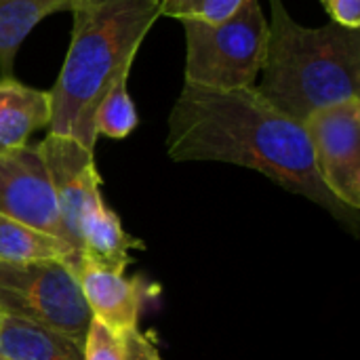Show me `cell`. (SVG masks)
<instances>
[{
	"label": "cell",
	"mask_w": 360,
	"mask_h": 360,
	"mask_svg": "<svg viewBox=\"0 0 360 360\" xmlns=\"http://www.w3.org/2000/svg\"><path fill=\"white\" fill-rule=\"evenodd\" d=\"M268 49L257 93L304 122L312 112L360 97V30L304 27L283 0H270Z\"/></svg>",
	"instance_id": "3"
},
{
	"label": "cell",
	"mask_w": 360,
	"mask_h": 360,
	"mask_svg": "<svg viewBox=\"0 0 360 360\" xmlns=\"http://www.w3.org/2000/svg\"><path fill=\"white\" fill-rule=\"evenodd\" d=\"M38 146L44 160L55 200L63 219L68 243L80 255L78 221L86 202L101 192V177L95 167L93 152L74 141L72 137L49 133Z\"/></svg>",
	"instance_id": "8"
},
{
	"label": "cell",
	"mask_w": 360,
	"mask_h": 360,
	"mask_svg": "<svg viewBox=\"0 0 360 360\" xmlns=\"http://www.w3.org/2000/svg\"><path fill=\"white\" fill-rule=\"evenodd\" d=\"M0 213L68 243L55 192L36 143L0 150Z\"/></svg>",
	"instance_id": "7"
},
{
	"label": "cell",
	"mask_w": 360,
	"mask_h": 360,
	"mask_svg": "<svg viewBox=\"0 0 360 360\" xmlns=\"http://www.w3.org/2000/svg\"><path fill=\"white\" fill-rule=\"evenodd\" d=\"M76 0H0V76H13L19 46L49 15L72 11Z\"/></svg>",
	"instance_id": "13"
},
{
	"label": "cell",
	"mask_w": 360,
	"mask_h": 360,
	"mask_svg": "<svg viewBox=\"0 0 360 360\" xmlns=\"http://www.w3.org/2000/svg\"><path fill=\"white\" fill-rule=\"evenodd\" d=\"M0 360H84V348L51 329L4 314Z\"/></svg>",
	"instance_id": "12"
},
{
	"label": "cell",
	"mask_w": 360,
	"mask_h": 360,
	"mask_svg": "<svg viewBox=\"0 0 360 360\" xmlns=\"http://www.w3.org/2000/svg\"><path fill=\"white\" fill-rule=\"evenodd\" d=\"M160 0H76L65 61L51 93L49 133L95 150V112L114 76L131 68Z\"/></svg>",
	"instance_id": "2"
},
{
	"label": "cell",
	"mask_w": 360,
	"mask_h": 360,
	"mask_svg": "<svg viewBox=\"0 0 360 360\" xmlns=\"http://www.w3.org/2000/svg\"><path fill=\"white\" fill-rule=\"evenodd\" d=\"M84 360H162L158 348L133 329H112L91 319L84 340Z\"/></svg>",
	"instance_id": "15"
},
{
	"label": "cell",
	"mask_w": 360,
	"mask_h": 360,
	"mask_svg": "<svg viewBox=\"0 0 360 360\" xmlns=\"http://www.w3.org/2000/svg\"><path fill=\"white\" fill-rule=\"evenodd\" d=\"M78 238L82 257L116 272H124V268L131 264L129 251L143 249V243L127 234L118 215L105 207L101 192H97L82 209Z\"/></svg>",
	"instance_id": "10"
},
{
	"label": "cell",
	"mask_w": 360,
	"mask_h": 360,
	"mask_svg": "<svg viewBox=\"0 0 360 360\" xmlns=\"http://www.w3.org/2000/svg\"><path fill=\"white\" fill-rule=\"evenodd\" d=\"M78 253L61 238L0 213V262H76Z\"/></svg>",
	"instance_id": "14"
},
{
	"label": "cell",
	"mask_w": 360,
	"mask_h": 360,
	"mask_svg": "<svg viewBox=\"0 0 360 360\" xmlns=\"http://www.w3.org/2000/svg\"><path fill=\"white\" fill-rule=\"evenodd\" d=\"M167 150L175 162L213 160L259 171L287 192L327 209L346 228L359 226V211L323 186L304 124L255 86L219 91L186 82L169 116Z\"/></svg>",
	"instance_id": "1"
},
{
	"label": "cell",
	"mask_w": 360,
	"mask_h": 360,
	"mask_svg": "<svg viewBox=\"0 0 360 360\" xmlns=\"http://www.w3.org/2000/svg\"><path fill=\"white\" fill-rule=\"evenodd\" d=\"M93 319L112 329H133L146 297L141 278H127L124 272L99 266L82 255L70 264Z\"/></svg>",
	"instance_id": "9"
},
{
	"label": "cell",
	"mask_w": 360,
	"mask_h": 360,
	"mask_svg": "<svg viewBox=\"0 0 360 360\" xmlns=\"http://www.w3.org/2000/svg\"><path fill=\"white\" fill-rule=\"evenodd\" d=\"M243 0H160L158 15L171 19H196L207 23H219L232 17Z\"/></svg>",
	"instance_id": "17"
},
{
	"label": "cell",
	"mask_w": 360,
	"mask_h": 360,
	"mask_svg": "<svg viewBox=\"0 0 360 360\" xmlns=\"http://www.w3.org/2000/svg\"><path fill=\"white\" fill-rule=\"evenodd\" d=\"M0 310L84 348L91 310L65 262H0Z\"/></svg>",
	"instance_id": "5"
},
{
	"label": "cell",
	"mask_w": 360,
	"mask_h": 360,
	"mask_svg": "<svg viewBox=\"0 0 360 360\" xmlns=\"http://www.w3.org/2000/svg\"><path fill=\"white\" fill-rule=\"evenodd\" d=\"M186 82L205 89L255 86L266 61L268 19L259 0H243L238 11L219 23L184 19Z\"/></svg>",
	"instance_id": "4"
},
{
	"label": "cell",
	"mask_w": 360,
	"mask_h": 360,
	"mask_svg": "<svg viewBox=\"0 0 360 360\" xmlns=\"http://www.w3.org/2000/svg\"><path fill=\"white\" fill-rule=\"evenodd\" d=\"M51 122V93L13 76L0 78V150L27 146L32 133Z\"/></svg>",
	"instance_id": "11"
},
{
	"label": "cell",
	"mask_w": 360,
	"mask_h": 360,
	"mask_svg": "<svg viewBox=\"0 0 360 360\" xmlns=\"http://www.w3.org/2000/svg\"><path fill=\"white\" fill-rule=\"evenodd\" d=\"M129 72L131 68L120 70L110 82L108 91L103 93L95 112L97 135H103L110 139H124L135 131L139 118H137V110L127 89Z\"/></svg>",
	"instance_id": "16"
},
{
	"label": "cell",
	"mask_w": 360,
	"mask_h": 360,
	"mask_svg": "<svg viewBox=\"0 0 360 360\" xmlns=\"http://www.w3.org/2000/svg\"><path fill=\"white\" fill-rule=\"evenodd\" d=\"M333 23L360 30V0H321Z\"/></svg>",
	"instance_id": "18"
},
{
	"label": "cell",
	"mask_w": 360,
	"mask_h": 360,
	"mask_svg": "<svg viewBox=\"0 0 360 360\" xmlns=\"http://www.w3.org/2000/svg\"><path fill=\"white\" fill-rule=\"evenodd\" d=\"M2 316H4V314H2V310H0V323H2Z\"/></svg>",
	"instance_id": "19"
},
{
	"label": "cell",
	"mask_w": 360,
	"mask_h": 360,
	"mask_svg": "<svg viewBox=\"0 0 360 360\" xmlns=\"http://www.w3.org/2000/svg\"><path fill=\"white\" fill-rule=\"evenodd\" d=\"M323 186L348 209H360V97L312 112L304 122Z\"/></svg>",
	"instance_id": "6"
}]
</instances>
